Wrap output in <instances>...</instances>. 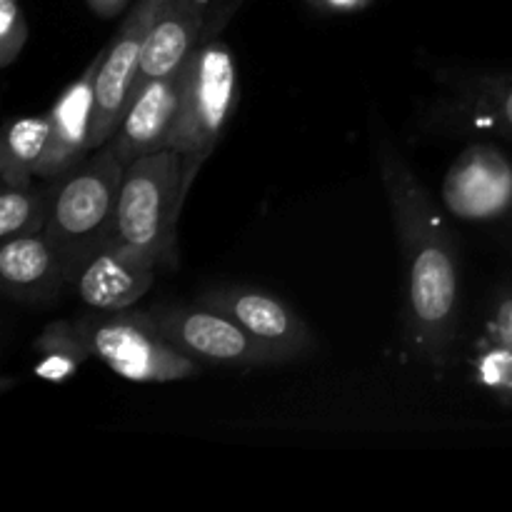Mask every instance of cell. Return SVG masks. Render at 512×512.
Masks as SVG:
<instances>
[{
    "instance_id": "obj_1",
    "label": "cell",
    "mask_w": 512,
    "mask_h": 512,
    "mask_svg": "<svg viewBox=\"0 0 512 512\" xmlns=\"http://www.w3.org/2000/svg\"><path fill=\"white\" fill-rule=\"evenodd\" d=\"M378 163L400 245L405 330L415 353L443 373L458 338V248L428 190L388 140L378 143Z\"/></svg>"
},
{
    "instance_id": "obj_2",
    "label": "cell",
    "mask_w": 512,
    "mask_h": 512,
    "mask_svg": "<svg viewBox=\"0 0 512 512\" xmlns=\"http://www.w3.org/2000/svg\"><path fill=\"white\" fill-rule=\"evenodd\" d=\"M125 170L128 165L103 145L70 173L50 180V210L43 233L58 253L68 285L80 265L113 233Z\"/></svg>"
},
{
    "instance_id": "obj_3",
    "label": "cell",
    "mask_w": 512,
    "mask_h": 512,
    "mask_svg": "<svg viewBox=\"0 0 512 512\" xmlns=\"http://www.w3.org/2000/svg\"><path fill=\"white\" fill-rule=\"evenodd\" d=\"M190 183L178 150L158 148L140 155L125 170L108 240L150 255L160 265L173 263L175 230Z\"/></svg>"
},
{
    "instance_id": "obj_4",
    "label": "cell",
    "mask_w": 512,
    "mask_h": 512,
    "mask_svg": "<svg viewBox=\"0 0 512 512\" xmlns=\"http://www.w3.org/2000/svg\"><path fill=\"white\" fill-rule=\"evenodd\" d=\"M235 60L220 38L203 40L180 73L178 108L163 148L178 150L193 180L223 135L235 105Z\"/></svg>"
},
{
    "instance_id": "obj_5",
    "label": "cell",
    "mask_w": 512,
    "mask_h": 512,
    "mask_svg": "<svg viewBox=\"0 0 512 512\" xmlns=\"http://www.w3.org/2000/svg\"><path fill=\"white\" fill-rule=\"evenodd\" d=\"M60 328L83 358L103 360L113 373L133 383H173L198 375L200 365L175 350L155 330L148 313L135 310H90L85 318Z\"/></svg>"
},
{
    "instance_id": "obj_6",
    "label": "cell",
    "mask_w": 512,
    "mask_h": 512,
    "mask_svg": "<svg viewBox=\"0 0 512 512\" xmlns=\"http://www.w3.org/2000/svg\"><path fill=\"white\" fill-rule=\"evenodd\" d=\"M155 330L185 358L215 368H258L273 358L235 320L210 305H155L145 310Z\"/></svg>"
},
{
    "instance_id": "obj_7",
    "label": "cell",
    "mask_w": 512,
    "mask_h": 512,
    "mask_svg": "<svg viewBox=\"0 0 512 512\" xmlns=\"http://www.w3.org/2000/svg\"><path fill=\"white\" fill-rule=\"evenodd\" d=\"M198 303L210 305L235 320L273 358L275 365L303 358L315 350L308 323L268 290L223 283L205 288L198 295Z\"/></svg>"
},
{
    "instance_id": "obj_8",
    "label": "cell",
    "mask_w": 512,
    "mask_h": 512,
    "mask_svg": "<svg viewBox=\"0 0 512 512\" xmlns=\"http://www.w3.org/2000/svg\"><path fill=\"white\" fill-rule=\"evenodd\" d=\"M163 0H138L128 18L120 25L118 35L105 45L100 55L98 75H95V105L93 128H90V153L103 148L118 128L123 110L133 93L135 78L140 70L145 40L153 28Z\"/></svg>"
},
{
    "instance_id": "obj_9",
    "label": "cell",
    "mask_w": 512,
    "mask_h": 512,
    "mask_svg": "<svg viewBox=\"0 0 512 512\" xmlns=\"http://www.w3.org/2000/svg\"><path fill=\"white\" fill-rule=\"evenodd\" d=\"M443 203L455 218H503L512 210V163L490 145H470L445 175Z\"/></svg>"
},
{
    "instance_id": "obj_10",
    "label": "cell",
    "mask_w": 512,
    "mask_h": 512,
    "mask_svg": "<svg viewBox=\"0 0 512 512\" xmlns=\"http://www.w3.org/2000/svg\"><path fill=\"white\" fill-rule=\"evenodd\" d=\"M163 265L150 255L105 240L75 273L70 288L88 310H125L138 303Z\"/></svg>"
},
{
    "instance_id": "obj_11",
    "label": "cell",
    "mask_w": 512,
    "mask_h": 512,
    "mask_svg": "<svg viewBox=\"0 0 512 512\" xmlns=\"http://www.w3.org/2000/svg\"><path fill=\"white\" fill-rule=\"evenodd\" d=\"M100 55L83 70L73 85L55 100L48 113V143H45L35 178L55 180L70 173L75 165L90 155V128H93L95 105V75H98Z\"/></svg>"
},
{
    "instance_id": "obj_12",
    "label": "cell",
    "mask_w": 512,
    "mask_h": 512,
    "mask_svg": "<svg viewBox=\"0 0 512 512\" xmlns=\"http://www.w3.org/2000/svg\"><path fill=\"white\" fill-rule=\"evenodd\" d=\"M180 73H183V68L165 75V78L150 80L143 88L130 93L123 118L105 143L125 165L138 160L140 155L163 148L175 108H178Z\"/></svg>"
},
{
    "instance_id": "obj_13",
    "label": "cell",
    "mask_w": 512,
    "mask_h": 512,
    "mask_svg": "<svg viewBox=\"0 0 512 512\" xmlns=\"http://www.w3.org/2000/svg\"><path fill=\"white\" fill-rule=\"evenodd\" d=\"M205 28H208V0H163L145 40L133 90L183 68L185 60L203 43Z\"/></svg>"
},
{
    "instance_id": "obj_14",
    "label": "cell",
    "mask_w": 512,
    "mask_h": 512,
    "mask_svg": "<svg viewBox=\"0 0 512 512\" xmlns=\"http://www.w3.org/2000/svg\"><path fill=\"white\" fill-rule=\"evenodd\" d=\"M0 283L20 303H48L68 285L58 253L45 233L18 235L0 245Z\"/></svg>"
},
{
    "instance_id": "obj_15",
    "label": "cell",
    "mask_w": 512,
    "mask_h": 512,
    "mask_svg": "<svg viewBox=\"0 0 512 512\" xmlns=\"http://www.w3.org/2000/svg\"><path fill=\"white\" fill-rule=\"evenodd\" d=\"M435 120L480 125L512 138V73H460L448 80V95L435 105Z\"/></svg>"
},
{
    "instance_id": "obj_16",
    "label": "cell",
    "mask_w": 512,
    "mask_h": 512,
    "mask_svg": "<svg viewBox=\"0 0 512 512\" xmlns=\"http://www.w3.org/2000/svg\"><path fill=\"white\" fill-rule=\"evenodd\" d=\"M48 113L18 118L8 125L0 150V180L8 188H23L35 178L45 143H48Z\"/></svg>"
},
{
    "instance_id": "obj_17",
    "label": "cell",
    "mask_w": 512,
    "mask_h": 512,
    "mask_svg": "<svg viewBox=\"0 0 512 512\" xmlns=\"http://www.w3.org/2000/svg\"><path fill=\"white\" fill-rule=\"evenodd\" d=\"M50 210V180H43L40 188L33 183L23 188L3 185L0 193V238H18V235L43 233Z\"/></svg>"
},
{
    "instance_id": "obj_18",
    "label": "cell",
    "mask_w": 512,
    "mask_h": 512,
    "mask_svg": "<svg viewBox=\"0 0 512 512\" xmlns=\"http://www.w3.org/2000/svg\"><path fill=\"white\" fill-rule=\"evenodd\" d=\"M28 28L18 0H0V65L8 68L23 50Z\"/></svg>"
},
{
    "instance_id": "obj_19",
    "label": "cell",
    "mask_w": 512,
    "mask_h": 512,
    "mask_svg": "<svg viewBox=\"0 0 512 512\" xmlns=\"http://www.w3.org/2000/svg\"><path fill=\"white\" fill-rule=\"evenodd\" d=\"M490 335L505 358L512 360V288H503L490 303Z\"/></svg>"
},
{
    "instance_id": "obj_20",
    "label": "cell",
    "mask_w": 512,
    "mask_h": 512,
    "mask_svg": "<svg viewBox=\"0 0 512 512\" xmlns=\"http://www.w3.org/2000/svg\"><path fill=\"white\" fill-rule=\"evenodd\" d=\"M125 0H90V5H93L95 13L100 15H113L118 13L120 8H123Z\"/></svg>"
},
{
    "instance_id": "obj_21",
    "label": "cell",
    "mask_w": 512,
    "mask_h": 512,
    "mask_svg": "<svg viewBox=\"0 0 512 512\" xmlns=\"http://www.w3.org/2000/svg\"><path fill=\"white\" fill-rule=\"evenodd\" d=\"M323 3L330 5V8H360L368 0H323Z\"/></svg>"
}]
</instances>
